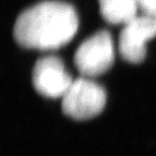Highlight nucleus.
Returning a JSON list of instances; mask_svg holds the SVG:
<instances>
[{
    "mask_svg": "<svg viewBox=\"0 0 156 156\" xmlns=\"http://www.w3.org/2000/svg\"><path fill=\"white\" fill-rule=\"evenodd\" d=\"M78 15L68 3L45 1L20 14L13 27L18 45L27 49L54 50L66 45L78 30Z\"/></svg>",
    "mask_w": 156,
    "mask_h": 156,
    "instance_id": "obj_1",
    "label": "nucleus"
},
{
    "mask_svg": "<svg viewBox=\"0 0 156 156\" xmlns=\"http://www.w3.org/2000/svg\"><path fill=\"white\" fill-rule=\"evenodd\" d=\"M107 93L102 86L87 77L73 81L62 98V112L74 120H89L104 111Z\"/></svg>",
    "mask_w": 156,
    "mask_h": 156,
    "instance_id": "obj_2",
    "label": "nucleus"
},
{
    "mask_svg": "<svg viewBox=\"0 0 156 156\" xmlns=\"http://www.w3.org/2000/svg\"><path fill=\"white\" fill-rule=\"evenodd\" d=\"M115 60L114 44L108 30H99L85 40L76 50L74 63L83 77H96L105 73Z\"/></svg>",
    "mask_w": 156,
    "mask_h": 156,
    "instance_id": "obj_3",
    "label": "nucleus"
},
{
    "mask_svg": "<svg viewBox=\"0 0 156 156\" xmlns=\"http://www.w3.org/2000/svg\"><path fill=\"white\" fill-rule=\"evenodd\" d=\"M73 81L60 58L47 56L36 62L33 70V85L41 95L62 98Z\"/></svg>",
    "mask_w": 156,
    "mask_h": 156,
    "instance_id": "obj_4",
    "label": "nucleus"
},
{
    "mask_svg": "<svg viewBox=\"0 0 156 156\" xmlns=\"http://www.w3.org/2000/svg\"><path fill=\"white\" fill-rule=\"evenodd\" d=\"M156 37V20L143 14L125 23L119 37V52L125 60L139 64L146 57V43Z\"/></svg>",
    "mask_w": 156,
    "mask_h": 156,
    "instance_id": "obj_5",
    "label": "nucleus"
},
{
    "mask_svg": "<svg viewBox=\"0 0 156 156\" xmlns=\"http://www.w3.org/2000/svg\"><path fill=\"white\" fill-rule=\"evenodd\" d=\"M101 14L112 24L127 23L137 16V0H98Z\"/></svg>",
    "mask_w": 156,
    "mask_h": 156,
    "instance_id": "obj_6",
    "label": "nucleus"
},
{
    "mask_svg": "<svg viewBox=\"0 0 156 156\" xmlns=\"http://www.w3.org/2000/svg\"><path fill=\"white\" fill-rule=\"evenodd\" d=\"M143 14L156 20V0H137Z\"/></svg>",
    "mask_w": 156,
    "mask_h": 156,
    "instance_id": "obj_7",
    "label": "nucleus"
}]
</instances>
